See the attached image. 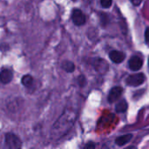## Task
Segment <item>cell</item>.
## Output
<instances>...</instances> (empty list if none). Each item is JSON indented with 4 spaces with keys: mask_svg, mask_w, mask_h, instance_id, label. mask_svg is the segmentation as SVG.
<instances>
[{
    "mask_svg": "<svg viewBox=\"0 0 149 149\" xmlns=\"http://www.w3.org/2000/svg\"><path fill=\"white\" fill-rule=\"evenodd\" d=\"M122 92H123L122 87H120V86L113 87L108 94V101L110 103H113V102L116 101L117 100H119V98L122 94Z\"/></svg>",
    "mask_w": 149,
    "mask_h": 149,
    "instance_id": "52a82bcc",
    "label": "cell"
},
{
    "mask_svg": "<svg viewBox=\"0 0 149 149\" xmlns=\"http://www.w3.org/2000/svg\"><path fill=\"white\" fill-rule=\"evenodd\" d=\"M85 148H94L95 146H94V144H93V143L90 142V143H88L87 145H86Z\"/></svg>",
    "mask_w": 149,
    "mask_h": 149,
    "instance_id": "d6986e66",
    "label": "cell"
},
{
    "mask_svg": "<svg viewBox=\"0 0 149 149\" xmlns=\"http://www.w3.org/2000/svg\"><path fill=\"white\" fill-rule=\"evenodd\" d=\"M78 83H79V85L80 86H84L86 85V80L85 76L80 75V76L78 78Z\"/></svg>",
    "mask_w": 149,
    "mask_h": 149,
    "instance_id": "2e32d148",
    "label": "cell"
},
{
    "mask_svg": "<svg viewBox=\"0 0 149 149\" xmlns=\"http://www.w3.org/2000/svg\"><path fill=\"white\" fill-rule=\"evenodd\" d=\"M145 39L147 42L149 43V27L146 29V31H145Z\"/></svg>",
    "mask_w": 149,
    "mask_h": 149,
    "instance_id": "e0dca14e",
    "label": "cell"
},
{
    "mask_svg": "<svg viewBox=\"0 0 149 149\" xmlns=\"http://www.w3.org/2000/svg\"><path fill=\"white\" fill-rule=\"evenodd\" d=\"M145 75L143 73H136L130 75L127 79V84L131 86H138L145 82Z\"/></svg>",
    "mask_w": 149,
    "mask_h": 149,
    "instance_id": "3957f363",
    "label": "cell"
},
{
    "mask_svg": "<svg viewBox=\"0 0 149 149\" xmlns=\"http://www.w3.org/2000/svg\"><path fill=\"white\" fill-rule=\"evenodd\" d=\"M72 20L76 25H83L86 23V17L80 10L74 9L72 12Z\"/></svg>",
    "mask_w": 149,
    "mask_h": 149,
    "instance_id": "277c9868",
    "label": "cell"
},
{
    "mask_svg": "<svg viewBox=\"0 0 149 149\" xmlns=\"http://www.w3.org/2000/svg\"><path fill=\"white\" fill-rule=\"evenodd\" d=\"M148 65H149V58H148Z\"/></svg>",
    "mask_w": 149,
    "mask_h": 149,
    "instance_id": "ffe728a7",
    "label": "cell"
},
{
    "mask_svg": "<svg viewBox=\"0 0 149 149\" xmlns=\"http://www.w3.org/2000/svg\"><path fill=\"white\" fill-rule=\"evenodd\" d=\"M33 83V78L31 76V75H24L23 78H22V84L26 86V87H29L31 86V84Z\"/></svg>",
    "mask_w": 149,
    "mask_h": 149,
    "instance_id": "4fadbf2b",
    "label": "cell"
},
{
    "mask_svg": "<svg viewBox=\"0 0 149 149\" xmlns=\"http://www.w3.org/2000/svg\"><path fill=\"white\" fill-rule=\"evenodd\" d=\"M100 21H101V24L102 25H107L109 22V18L107 17V14H104V13H101L100 14Z\"/></svg>",
    "mask_w": 149,
    "mask_h": 149,
    "instance_id": "5bb4252c",
    "label": "cell"
},
{
    "mask_svg": "<svg viewBox=\"0 0 149 149\" xmlns=\"http://www.w3.org/2000/svg\"><path fill=\"white\" fill-rule=\"evenodd\" d=\"M112 2H113V0H100L101 5L104 8H109L112 5Z\"/></svg>",
    "mask_w": 149,
    "mask_h": 149,
    "instance_id": "9a60e30c",
    "label": "cell"
},
{
    "mask_svg": "<svg viewBox=\"0 0 149 149\" xmlns=\"http://www.w3.org/2000/svg\"><path fill=\"white\" fill-rule=\"evenodd\" d=\"M4 144L7 148L18 149L21 148L22 143L19 138L13 134H6L4 137Z\"/></svg>",
    "mask_w": 149,
    "mask_h": 149,
    "instance_id": "7a4b0ae2",
    "label": "cell"
},
{
    "mask_svg": "<svg viewBox=\"0 0 149 149\" xmlns=\"http://www.w3.org/2000/svg\"><path fill=\"white\" fill-rule=\"evenodd\" d=\"M13 78V73L9 69H3L1 71L0 73V79H1V82L3 84H7L9 82L11 81Z\"/></svg>",
    "mask_w": 149,
    "mask_h": 149,
    "instance_id": "9c48e42d",
    "label": "cell"
},
{
    "mask_svg": "<svg viewBox=\"0 0 149 149\" xmlns=\"http://www.w3.org/2000/svg\"><path fill=\"white\" fill-rule=\"evenodd\" d=\"M132 138H133V134H126V135H122V136H120L115 140V144L118 146H124L127 143H128Z\"/></svg>",
    "mask_w": 149,
    "mask_h": 149,
    "instance_id": "30bf717a",
    "label": "cell"
},
{
    "mask_svg": "<svg viewBox=\"0 0 149 149\" xmlns=\"http://www.w3.org/2000/svg\"><path fill=\"white\" fill-rule=\"evenodd\" d=\"M76 119V113L66 108L52 127V135L54 140H58L64 136L72 127Z\"/></svg>",
    "mask_w": 149,
    "mask_h": 149,
    "instance_id": "6da1fadb",
    "label": "cell"
},
{
    "mask_svg": "<svg viewBox=\"0 0 149 149\" xmlns=\"http://www.w3.org/2000/svg\"><path fill=\"white\" fill-rule=\"evenodd\" d=\"M93 66L95 68V70L101 73V74H104L106 73L107 71H108V64L107 63V61H105L104 59L102 58H98L94 61V64H93Z\"/></svg>",
    "mask_w": 149,
    "mask_h": 149,
    "instance_id": "8992f818",
    "label": "cell"
},
{
    "mask_svg": "<svg viewBox=\"0 0 149 149\" xmlns=\"http://www.w3.org/2000/svg\"><path fill=\"white\" fill-rule=\"evenodd\" d=\"M142 65H143V60L141 58L138 56H133L128 62V65L130 69L134 72L139 71L142 67Z\"/></svg>",
    "mask_w": 149,
    "mask_h": 149,
    "instance_id": "5b68a950",
    "label": "cell"
},
{
    "mask_svg": "<svg viewBox=\"0 0 149 149\" xmlns=\"http://www.w3.org/2000/svg\"><path fill=\"white\" fill-rule=\"evenodd\" d=\"M109 58L110 59L116 64L121 63L122 61H124L125 59V54L122 52H119V51H112L109 53Z\"/></svg>",
    "mask_w": 149,
    "mask_h": 149,
    "instance_id": "ba28073f",
    "label": "cell"
},
{
    "mask_svg": "<svg viewBox=\"0 0 149 149\" xmlns=\"http://www.w3.org/2000/svg\"><path fill=\"white\" fill-rule=\"evenodd\" d=\"M141 1H142V0H131V2L133 3V4H134V5H135V6L140 5V4H141Z\"/></svg>",
    "mask_w": 149,
    "mask_h": 149,
    "instance_id": "ac0fdd59",
    "label": "cell"
},
{
    "mask_svg": "<svg viewBox=\"0 0 149 149\" xmlns=\"http://www.w3.org/2000/svg\"><path fill=\"white\" fill-rule=\"evenodd\" d=\"M127 107H128V105H127V101L123 100L120 101L117 104V106H116V111L119 112V113H124V112H126L127 110Z\"/></svg>",
    "mask_w": 149,
    "mask_h": 149,
    "instance_id": "7c38bea8",
    "label": "cell"
},
{
    "mask_svg": "<svg viewBox=\"0 0 149 149\" xmlns=\"http://www.w3.org/2000/svg\"><path fill=\"white\" fill-rule=\"evenodd\" d=\"M62 68L67 72H72L75 70L74 64L71 61H65L62 64Z\"/></svg>",
    "mask_w": 149,
    "mask_h": 149,
    "instance_id": "8fae6325",
    "label": "cell"
}]
</instances>
